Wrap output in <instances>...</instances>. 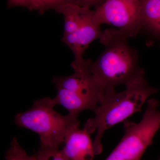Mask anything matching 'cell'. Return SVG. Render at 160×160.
<instances>
[{
    "instance_id": "1",
    "label": "cell",
    "mask_w": 160,
    "mask_h": 160,
    "mask_svg": "<svg viewBox=\"0 0 160 160\" xmlns=\"http://www.w3.org/2000/svg\"><path fill=\"white\" fill-rule=\"evenodd\" d=\"M129 38L116 28L103 31L100 38L105 49L97 59L91 61L89 69L104 94L145 74L139 64L138 50L128 44Z\"/></svg>"
},
{
    "instance_id": "2",
    "label": "cell",
    "mask_w": 160,
    "mask_h": 160,
    "mask_svg": "<svg viewBox=\"0 0 160 160\" xmlns=\"http://www.w3.org/2000/svg\"><path fill=\"white\" fill-rule=\"evenodd\" d=\"M125 87L120 92L113 90L105 93L93 111L94 117L89 119L84 125L83 128L89 134L97 132L93 142L96 155L102 151V140L105 132L140 111L149 97L158 91L148 84L145 74Z\"/></svg>"
},
{
    "instance_id": "3",
    "label": "cell",
    "mask_w": 160,
    "mask_h": 160,
    "mask_svg": "<svg viewBox=\"0 0 160 160\" xmlns=\"http://www.w3.org/2000/svg\"><path fill=\"white\" fill-rule=\"evenodd\" d=\"M91 61L85 59L74 60L71 64L74 70L73 74L53 79L52 82L57 89L55 97L51 99L53 106H62L69 114L76 116L86 110L94 111L104 92L89 72V66Z\"/></svg>"
},
{
    "instance_id": "4",
    "label": "cell",
    "mask_w": 160,
    "mask_h": 160,
    "mask_svg": "<svg viewBox=\"0 0 160 160\" xmlns=\"http://www.w3.org/2000/svg\"><path fill=\"white\" fill-rule=\"evenodd\" d=\"M53 107L50 98L36 100L30 109L17 115L15 124L37 133L42 146L59 148L67 135L79 127V122L78 116L62 115Z\"/></svg>"
},
{
    "instance_id": "5",
    "label": "cell",
    "mask_w": 160,
    "mask_h": 160,
    "mask_svg": "<svg viewBox=\"0 0 160 160\" xmlns=\"http://www.w3.org/2000/svg\"><path fill=\"white\" fill-rule=\"evenodd\" d=\"M159 106L157 99L147 100L146 111L139 122H123V137L106 160H141L160 129Z\"/></svg>"
},
{
    "instance_id": "6",
    "label": "cell",
    "mask_w": 160,
    "mask_h": 160,
    "mask_svg": "<svg viewBox=\"0 0 160 160\" xmlns=\"http://www.w3.org/2000/svg\"><path fill=\"white\" fill-rule=\"evenodd\" d=\"M94 10L99 25H112L130 38L142 29L139 0H105Z\"/></svg>"
},
{
    "instance_id": "7",
    "label": "cell",
    "mask_w": 160,
    "mask_h": 160,
    "mask_svg": "<svg viewBox=\"0 0 160 160\" xmlns=\"http://www.w3.org/2000/svg\"><path fill=\"white\" fill-rule=\"evenodd\" d=\"M103 31L95 18L94 10H91L77 31L72 34L63 35L62 41L71 49L75 60L84 58L83 55L89 45L100 39Z\"/></svg>"
},
{
    "instance_id": "8",
    "label": "cell",
    "mask_w": 160,
    "mask_h": 160,
    "mask_svg": "<svg viewBox=\"0 0 160 160\" xmlns=\"http://www.w3.org/2000/svg\"><path fill=\"white\" fill-rule=\"evenodd\" d=\"M64 144L62 150L69 160H93L96 155L90 134L84 128L72 130Z\"/></svg>"
},
{
    "instance_id": "9",
    "label": "cell",
    "mask_w": 160,
    "mask_h": 160,
    "mask_svg": "<svg viewBox=\"0 0 160 160\" xmlns=\"http://www.w3.org/2000/svg\"><path fill=\"white\" fill-rule=\"evenodd\" d=\"M139 2L142 29L160 38V0H139Z\"/></svg>"
},
{
    "instance_id": "10",
    "label": "cell",
    "mask_w": 160,
    "mask_h": 160,
    "mask_svg": "<svg viewBox=\"0 0 160 160\" xmlns=\"http://www.w3.org/2000/svg\"><path fill=\"white\" fill-rule=\"evenodd\" d=\"M6 160H38L36 155H29L14 138L6 154Z\"/></svg>"
},
{
    "instance_id": "11",
    "label": "cell",
    "mask_w": 160,
    "mask_h": 160,
    "mask_svg": "<svg viewBox=\"0 0 160 160\" xmlns=\"http://www.w3.org/2000/svg\"><path fill=\"white\" fill-rule=\"evenodd\" d=\"M38 160H69L62 149L41 145L36 154Z\"/></svg>"
},
{
    "instance_id": "12",
    "label": "cell",
    "mask_w": 160,
    "mask_h": 160,
    "mask_svg": "<svg viewBox=\"0 0 160 160\" xmlns=\"http://www.w3.org/2000/svg\"><path fill=\"white\" fill-rule=\"evenodd\" d=\"M8 7H22L30 11H40L41 7V0H8Z\"/></svg>"
},
{
    "instance_id": "13",
    "label": "cell",
    "mask_w": 160,
    "mask_h": 160,
    "mask_svg": "<svg viewBox=\"0 0 160 160\" xmlns=\"http://www.w3.org/2000/svg\"><path fill=\"white\" fill-rule=\"evenodd\" d=\"M73 3V0H41V7L39 12L41 14L49 9L56 10L66 3Z\"/></svg>"
},
{
    "instance_id": "14",
    "label": "cell",
    "mask_w": 160,
    "mask_h": 160,
    "mask_svg": "<svg viewBox=\"0 0 160 160\" xmlns=\"http://www.w3.org/2000/svg\"><path fill=\"white\" fill-rule=\"evenodd\" d=\"M105 0H73V3L83 7L91 8L92 6L96 8L101 5Z\"/></svg>"
},
{
    "instance_id": "15",
    "label": "cell",
    "mask_w": 160,
    "mask_h": 160,
    "mask_svg": "<svg viewBox=\"0 0 160 160\" xmlns=\"http://www.w3.org/2000/svg\"><path fill=\"white\" fill-rule=\"evenodd\" d=\"M158 160H160V157L159 158V159H158Z\"/></svg>"
}]
</instances>
